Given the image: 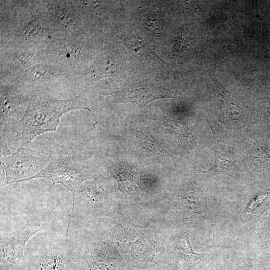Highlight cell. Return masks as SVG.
I'll list each match as a JSON object with an SVG mask.
<instances>
[{"mask_svg":"<svg viewBox=\"0 0 270 270\" xmlns=\"http://www.w3.org/2000/svg\"><path fill=\"white\" fill-rule=\"evenodd\" d=\"M214 90L219 98L226 104H232L234 101V94L226 90L218 81L214 82Z\"/></svg>","mask_w":270,"mask_h":270,"instance_id":"cell-13","label":"cell"},{"mask_svg":"<svg viewBox=\"0 0 270 270\" xmlns=\"http://www.w3.org/2000/svg\"><path fill=\"white\" fill-rule=\"evenodd\" d=\"M66 234L72 242L76 270H116V258L108 241L90 238L82 228H70Z\"/></svg>","mask_w":270,"mask_h":270,"instance_id":"cell-3","label":"cell"},{"mask_svg":"<svg viewBox=\"0 0 270 270\" xmlns=\"http://www.w3.org/2000/svg\"><path fill=\"white\" fill-rule=\"evenodd\" d=\"M182 237L184 241V244L181 248H179L182 252L185 255L188 256L190 258L193 260H198L202 256L203 254L196 253L193 250L187 234L184 233L182 234Z\"/></svg>","mask_w":270,"mask_h":270,"instance_id":"cell-14","label":"cell"},{"mask_svg":"<svg viewBox=\"0 0 270 270\" xmlns=\"http://www.w3.org/2000/svg\"><path fill=\"white\" fill-rule=\"evenodd\" d=\"M50 162L46 154L26 148L0 159V186L28 180L44 170Z\"/></svg>","mask_w":270,"mask_h":270,"instance_id":"cell-6","label":"cell"},{"mask_svg":"<svg viewBox=\"0 0 270 270\" xmlns=\"http://www.w3.org/2000/svg\"><path fill=\"white\" fill-rule=\"evenodd\" d=\"M214 162L213 166L208 170L228 174L230 172L233 168L232 158L224 152H215Z\"/></svg>","mask_w":270,"mask_h":270,"instance_id":"cell-11","label":"cell"},{"mask_svg":"<svg viewBox=\"0 0 270 270\" xmlns=\"http://www.w3.org/2000/svg\"><path fill=\"white\" fill-rule=\"evenodd\" d=\"M0 158H4L8 156L10 154V151L9 150L6 144L4 142L2 136H0Z\"/></svg>","mask_w":270,"mask_h":270,"instance_id":"cell-15","label":"cell"},{"mask_svg":"<svg viewBox=\"0 0 270 270\" xmlns=\"http://www.w3.org/2000/svg\"><path fill=\"white\" fill-rule=\"evenodd\" d=\"M28 76L34 80H46L54 76L56 72L54 69L46 66L32 68L27 72Z\"/></svg>","mask_w":270,"mask_h":270,"instance_id":"cell-12","label":"cell"},{"mask_svg":"<svg viewBox=\"0 0 270 270\" xmlns=\"http://www.w3.org/2000/svg\"><path fill=\"white\" fill-rule=\"evenodd\" d=\"M0 270H22V267L18 265L10 264H0Z\"/></svg>","mask_w":270,"mask_h":270,"instance_id":"cell-16","label":"cell"},{"mask_svg":"<svg viewBox=\"0 0 270 270\" xmlns=\"http://www.w3.org/2000/svg\"><path fill=\"white\" fill-rule=\"evenodd\" d=\"M106 94L112 96L113 102H132L140 106L157 99L179 98L175 89L154 82L132 84L120 90Z\"/></svg>","mask_w":270,"mask_h":270,"instance_id":"cell-8","label":"cell"},{"mask_svg":"<svg viewBox=\"0 0 270 270\" xmlns=\"http://www.w3.org/2000/svg\"><path fill=\"white\" fill-rule=\"evenodd\" d=\"M22 270H76L72 241L66 234L40 232L26 244Z\"/></svg>","mask_w":270,"mask_h":270,"instance_id":"cell-1","label":"cell"},{"mask_svg":"<svg viewBox=\"0 0 270 270\" xmlns=\"http://www.w3.org/2000/svg\"><path fill=\"white\" fill-rule=\"evenodd\" d=\"M90 109L83 105L80 96L67 100H52L40 97L31 98L22 118L16 126L17 138L30 142L38 135L54 131L60 125L62 114L76 109Z\"/></svg>","mask_w":270,"mask_h":270,"instance_id":"cell-2","label":"cell"},{"mask_svg":"<svg viewBox=\"0 0 270 270\" xmlns=\"http://www.w3.org/2000/svg\"><path fill=\"white\" fill-rule=\"evenodd\" d=\"M93 176V170L89 166H84L68 158L54 160L41 172L28 180L46 178L52 182L53 187L60 184L70 192L74 196L80 184Z\"/></svg>","mask_w":270,"mask_h":270,"instance_id":"cell-7","label":"cell"},{"mask_svg":"<svg viewBox=\"0 0 270 270\" xmlns=\"http://www.w3.org/2000/svg\"><path fill=\"white\" fill-rule=\"evenodd\" d=\"M118 69L116 62L108 57L98 59L88 70L86 74L94 80L114 76Z\"/></svg>","mask_w":270,"mask_h":270,"instance_id":"cell-9","label":"cell"},{"mask_svg":"<svg viewBox=\"0 0 270 270\" xmlns=\"http://www.w3.org/2000/svg\"><path fill=\"white\" fill-rule=\"evenodd\" d=\"M52 52L55 56L60 60L74 62L81 55L80 50L74 44L65 42H56L52 46Z\"/></svg>","mask_w":270,"mask_h":270,"instance_id":"cell-10","label":"cell"},{"mask_svg":"<svg viewBox=\"0 0 270 270\" xmlns=\"http://www.w3.org/2000/svg\"><path fill=\"white\" fill-rule=\"evenodd\" d=\"M56 208V207H55ZM54 208L49 212L34 214L21 228L9 232H0V264L22 266L24 250L30 239L38 232L50 230Z\"/></svg>","mask_w":270,"mask_h":270,"instance_id":"cell-4","label":"cell"},{"mask_svg":"<svg viewBox=\"0 0 270 270\" xmlns=\"http://www.w3.org/2000/svg\"><path fill=\"white\" fill-rule=\"evenodd\" d=\"M110 199L108 180L100 174L92 182H86L76 190L73 198L67 228L80 224L90 216L104 210Z\"/></svg>","mask_w":270,"mask_h":270,"instance_id":"cell-5","label":"cell"}]
</instances>
